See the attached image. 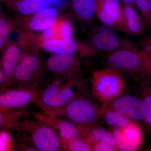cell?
I'll return each mask as SVG.
<instances>
[{
    "label": "cell",
    "instance_id": "d4e9b609",
    "mask_svg": "<svg viewBox=\"0 0 151 151\" xmlns=\"http://www.w3.org/2000/svg\"><path fill=\"white\" fill-rule=\"evenodd\" d=\"M64 151H91L92 146L83 137L75 138L68 141H62Z\"/></svg>",
    "mask_w": 151,
    "mask_h": 151
},
{
    "label": "cell",
    "instance_id": "603a6c76",
    "mask_svg": "<svg viewBox=\"0 0 151 151\" xmlns=\"http://www.w3.org/2000/svg\"><path fill=\"white\" fill-rule=\"evenodd\" d=\"M139 84L142 99L145 108V122L151 134V84L147 78Z\"/></svg>",
    "mask_w": 151,
    "mask_h": 151
},
{
    "label": "cell",
    "instance_id": "5bb4252c",
    "mask_svg": "<svg viewBox=\"0 0 151 151\" xmlns=\"http://www.w3.org/2000/svg\"><path fill=\"white\" fill-rule=\"evenodd\" d=\"M22 55L17 45H9L4 49L0 60L6 76V84L2 89L13 85L15 70Z\"/></svg>",
    "mask_w": 151,
    "mask_h": 151
},
{
    "label": "cell",
    "instance_id": "7c38bea8",
    "mask_svg": "<svg viewBox=\"0 0 151 151\" xmlns=\"http://www.w3.org/2000/svg\"><path fill=\"white\" fill-rule=\"evenodd\" d=\"M96 15L103 24L115 30L129 34L123 13V6L119 0H96Z\"/></svg>",
    "mask_w": 151,
    "mask_h": 151
},
{
    "label": "cell",
    "instance_id": "5b68a950",
    "mask_svg": "<svg viewBox=\"0 0 151 151\" xmlns=\"http://www.w3.org/2000/svg\"><path fill=\"white\" fill-rule=\"evenodd\" d=\"M80 58L72 54H54L47 58L45 66L58 82L80 79L85 73Z\"/></svg>",
    "mask_w": 151,
    "mask_h": 151
},
{
    "label": "cell",
    "instance_id": "83f0119b",
    "mask_svg": "<svg viewBox=\"0 0 151 151\" xmlns=\"http://www.w3.org/2000/svg\"><path fill=\"white\" fill-rule=\"evenodd\" d=\"M138 54L140 57L143 65L147 70V73H151V56L143 50H139Z\"/></svg>",
    "mask_w": 151,
    "mask_h": 151
},
{
    "label": "cell",
    "instance_id": "e575fe53",
    "mask_svg": "<svg viewBox=\"0 0 151 151\" xmlns=\"http://www.w3.org/2000/svg\"><path fill=\"white\" fill-rule=\"evenodd\" d=\"M147 77L148 78L149 80H150V82L151 84V73L150 72H147Z\"/></svg>",
    "mask_w": 151,
    "mask_h": 151
},
{
    "label": "cell",
    "instance_id": "4fadbf2b",
    "mask_svg": "<svg viewBox=\"0 0 151 151\" xmlns=\"http://www.w3.org/2000/svg\"><path fill=\"white\" fill-rule=\"evenodd\" d=\"M101 109L117 111L137 123L145 122V108L143 100L131 95L123 94Z\"/></svg>",
    "mask_w": 151,
    "mask_h": 151
},
{
    "label": "cell",
    "instance_id": "7402d4cb",
    "mask_svg": "<svg viewBox=\"0 0 151 151\" xmlns=\"http://www.w3.org/2000/svg\"><path fill=\"white\" fill-rule=\"evenodd\" d=\"M72 5L75 13L85 20H90L96 15V0H72Z\"/></svg>",
    "mask_w": 151,
    "mask_h": 151
},
{
    "label": "cell",
    "instance_id": "e0dca14e",
    "mask_svg": "<svg viewBox=\"0 0 151 151\" xmlns=\"http://www.w3.org/2000/svg\"><path fill=\"white\" fill-rule=\"evenodd\" d=\"M31 113L27 108L17 110H8L0 108V129L15 131L19 122L28 119Z\"/></svg>",
    "mask_w": 151,
    "mask_h": 151
},
{
    "label": "cell",
    "instance_id": "7a4b0ae2",
    "mask_svg": "<svg viewBox=\"0 0 151 151\" xmlns=\"http://www.w3.org/2000/svg\"><path fill=\"white\" fill-rule=\"evenodd\" d=\"M127 86L124 74L112 68L97 69L92 72L91 93L101 108L123 95Z\"/></svg>",
    "mask_w": 151,
    "mask_h": 151
},
{
    "label": "cell",
    "instance_id": "52a82bcc",
    "mask_svg": "<svg viewBox=\"0 0 151 151\" xmlns=\"http://www.w3.org/2000/svg\"><path fill=\"white\" fill-rule=\"evenodd\" d=\"M45 63L35 53L23 54L14 74L13 85L29 86L43 85Z\"/></svg>",
    "mask_w": 151,
    "mask_h": 151
},
{
    "label": "cell",
    "instance_id": "30bf717a",
    "mask_svg": "<svg viewBox=\"0 0 151 151\" xmlns=\"http://www.w3.org/2000/svg\"><path fill=\"white\" fill-rule=\"evenodd\" d=\"M31 116L37 120L45 123L56 132L61 141H68L75 138H84L88 127L79 126L67 119L43 113L33 112Z\"/></svg>",
    "mask_w": 151,
    "mask_h": 151
},
{
    "label": "cell",
    "instance_id": "277c9868",
    "mask_svg": "<svg viewBox=\"0 0 151 151\" xmlns=\"http://www.w3.org/2000/svg\"><path fill=\"white\" fill-rule=\"evenodd\" d=\"M88 96L85 92L64 107L46 114L67 119L79 126H94L102 118V109Z\"/></svg>",
    "mask_w": 151,
    "mask_h": 151
},
{
    "label": "cell",
    "instance_id": "f1b7e54d",
    "mask_svg": "<svg viewBox=\"0 0 151 151\" xmlns=\"http://www.w3.org/2000/svg\"><path fill=\"white\" fill-rule=\"evenodd\" d=\"M92 151H118L114 147L108 143L100 142L95 143L92 146Z\"/></svg>",
    "mask_w": 151,
    "mask_h": 151
},
{
    "label": "cell",
    "instance_id": "3957f363",
    "mask_svg": "<svg viewBox=\"0 0 151 151\" xmlns=\"http://www.w3.org/2000/svg\"><path fill=\"white\" fill-rule=\"evenodd\" d=\"M15 131L21 133L23 139L37 151H64L62 141L54 130L44 122L23 119Z\"/></svg>",
    "mask_w": 151,
    "mask_h": 151
},
{
    "label": "cell",
    "instance_id": "d590c367",
    "mask_svg": "<svg viewBox=\"0 0 151 151\" xmlns=\"http://www.w3.org/2000/svg\"><path fill=\"white\" fill-rule=\"evenodd\" d=\"M2 0H0V13L1 12L2 10V6L1 4Z\"/></svg>",
    "mask_w": 151,
    "mask_h": 151
},
{
    "label": "cell",
    "instance_id": "9a60e30c",
    "mask_svg": "<svg viewBox=\"0 0 151 151\" xmlns=\"http://www.w3.org/2000/svg\"><path fill=\"white\" fill-rule=\"evenodd\" d=\"M123 11L129 34L136 37L145 36V23L136 9L132 5L124 4Z\"/></svg>",
    "mask_w": 151,
    "mask_h": 151
},
{
    "label": "cell",
    "instance_id": "8992f818",
    "mask_svg": "<svg viewBox=\"0 0 151 151\" xmlns=\"http://www.w3.org/2000/svg\"><path fill=\"white\" fill-rule=\"evenodd\" d=\"M138 51L120 50L112 52L106 57V62L109 67L141 83L148 78L147 73Z\"/></svg>",
    "mask_w": 151,
    "mask_h": 151
},
{
    "label": "cell",
    "instance_id": "8d00e7d4",
    "mask_svg": "<svg viewBox=\"0 0 151 151\" xmlns=\"http://www.w3.org/2000/svg\"><path fill=\"white\" fill-rule=\"evenodd\" d=\"M2 1H6V0H2Z\"/></svg>",
    "mask_w": 151,
    "mask_h": 151
},
{
    "label": "cell",
    "instance_id": "44dd1931",
    "mask_svg": "<svg viewBox=\"0 0 151 151\" xmlns=\"http://www.w3.org/2000/svg\"><path fill=\"white\" fill-rule=\"evenodd\" d=\"M102 118L106 124L114 129H122L132 123L136 122L117 111L111 109L102 110Z\"/></svg>",
    "mask_w": 151,
    "mask_h": 151
},
{
    "label": "cell",
    "instance_id": "ac0fdd59",
    "mask_svg": "<svg viewBox=\"0 0 151 151\" xmlns=\"http://www.w3.org/2000/svg\"><path fill=\"white\" fill-rule=\"evenodd\" d=\"M121 130L129 151H136L140 148L143 136L142 128L138 123H132Z\"/></svg>",
    "mask_w": 151,
    "mask_h": 151
},
{
    "label": "cell",
    "instance_id": "f546056e",
    "mask_svg": "<svg viewBox=\"0 0 151 151\" xmlns=\"http://www.w3.org/2000/svg\"><path fill=\"white\" fill-rule=\"evenodd\" d=\"M142 50L151 56V36L145 38L141 42Z\"/></svg>",
    "mask_w": 151,
    "mask_h": 151
},
{
    "label": "cell",
    "instance_id": "ffe728a7",
    "mask_svg": "<svg viewBox=\"0 0 151 151\" xmlns=\"http://www.w3.org/2000/svg\"><path fill=\"white\" fill-rule=\"evenodd\" d=\"M12 4L19 13L28 15L49 7L50 3L49 0H17Z\"/></svg>",
    "mask_w": 151,
    "mask_h": 151
},
{
    "label": "cell",
    "instance_id": "8fae6325",
    "mask_svg": "<svg viewBox=\"0 0 151 151\" xmlns=\"http://www.w3.org/2000/svg\"><path fill=\"white\" fill-rule=\"evenodd\" d=\"M115 31L108 25H102L92 36L91 43L98 50L110 52L120 50H139L131 41L126 39H120Z\"/></svg>",
    "mask_w": 151,
    "mask_h": 151
},
{
    "label": "cell",
    "instance_id": "4dcf8cb0",
    "mask_svg": "<svg viewBox=\"0 0 151 151\" xmlns=\"http://www.w3.org/2000/svg\"><path fill=\"white\" fill-rule=\"evenodd\" d=\"M6 83V76L0 64V90L3 89Z\"/></svg>",
    "mask_w": 151,
    "mask_h": 151
},
{
    "label": "cell",
    "instance_id": "1f68e13d",
    "mask_svg": "<svg viewBox=\"0 0 151 151\" xmlns=\"http://www.w3.org/2000/svg\"><path fill=\"white\" fill-rule=\"evenodd\" d=\"M50 6L53 7H60L65 3L66 0H49Z\"/></svg>",
    "mask_w": 151,
    "mask_h": 151
},
{
    "label": "cell",
    "instance_id": "cb8c5ba5",
    "mask_svg": "<svg viewBox=\"0 0 151 151\" xmlns=\"http://www.w3.org/2000/svg\"><path fill=\"white\" fill-rule=\"evenodd\" d=\"M54 39L69 38L73 34V28L70 22L65 19H59L52 27Z\"/></svg>",
    "mask_w": 151,
    "mask_h": 151
},
{
    "label": "cell",
    "instance_id": "836d02e7",
    "mask_svg": "<svg viewBox=\"0 0 151 151\" xmlns=\"http://www.w3.org/2000/svg\"><path fill=\"white\" fill-rule=\"evenodd\" d=\"M124 4L132 5L135 3V0H121Z\"/></svg>",
    "mask_w": 151,
    "mask_h": 151
},
{
    "label": "cell",
    "instance_id": "9c48e42d",
    "mask_svg": "<svg viewBox=\"0 0 151 151\" xmlns=\"http://www.w3.org/2000/svg\"><path fill=\"white\" fill-rule=\"evenodd\" d=\"M42 47L45 51L53 54H72L79 58L96 56L99 50L92 43H81L72 38L44 40Z\"/></svg>",
    "mask_w": 151,
    "mask_h": 151
},
{
    "label": "cell",
    "instance_id": "6da1fadb",
    "mask_svg": "<svg viewBox=\"0 0 151 151\" xmlns=\"http://www.w3.org/2000/svg\"><path fill=\"white\" fill-rule=\"evenodd\" d=\"M85 80L75 79L52 83L45 86L41 94L33 104L43 113L47 114L64 107L76 97L86 92Z\"/></svg>",
    "mask_w": 151,
    "mask_h": 151
},
{
    "label": "cell",
    "instance_id": "d6a6232c",
    "mask_svg": "<svg viewBox=\"0 0 151 151\" xmlns=\"http://www.w3.org/2000/svg\"><path fill=\"white\" fill-rule=\"evenodd\" d=\"M6 47V42L0 38V54L2 53Z\"/></svg>",
    "mask_w": 151,
    "mask_h": 151
},
{
    "label": "cell",
    "instance_id": "d6986e66",
    "mask_svg": "<svg viewBox=\"0 0 151 151\" xmlns=\"http://www.w3.org/2000/svg\"><path fill=\"white\" fill-rule=\"evenodd\" d=\"M91 145L100 142L108 143L119 151L117 142L111 133L97 124L89 127L84 137Z\"/></svg>",
    "mask_w": 151,
    "mask_h": 151
},
{
    "label": "cell",
    "instance_id": "ba28073f",
    "mask_svg": "<svg viewBox=\"0 0 151 151\" xmlns=\"http://www.w3.org/2000/svg\"><path fill=\"white\" fill-rule=\"evenodd\" d=\"M44 85L13 86L0 90V108L8 110L24 109L41 94Z\"/></svg>",
    "mask_w": 151,
    "mask_h": 151
},
{
    "label": "cell",
    "instance_id": "4316f807",
    "mask_svg": "<svg viewBox=\"0 0 151 151\" xmlns=\"http://www.w3.org/2000/svg\"><path fill=\"white\" fill-rule=\"evenodd\" d=\"M12 25L7 19L0 17V38L6 42L12 31Z\"/></svg>",
    "mask_w": 151,
    "mask_h": 151
},
{
    "label": "cell",
    "instance_id": "484cf974",
    "mask_svg": "<svg viewBox=\"0 0 151 151\" xmlns=\"http://www.w3.org/2000/svg\"><path fill=\"white\" fill-rule=\"evenodd\" d=\"M146 25L151 31V0H135Z\"/></svg>",
    "mask_w": 151,
    "mask_h": 151
},
{
    "label": "cell",
    "instance_id": "2e32d148",
    "mask_svg": "<svg viewBox=\"0 0 151 151\" xmlns=\"http://www.w3.org/2000/svg\"><path fill=\"white\" fill-rule=\"evenodd\" d=\"M59 14L56 9L47 8L34 15L29 21V26L33 31H44L55 24L58 19Z\"/></svg>",
    "mask_w": 151,
    "mask_h": 151
}]
</instances>
